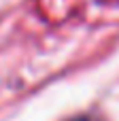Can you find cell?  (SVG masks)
Returning a JSON list of instances; mask_svg holds the SVG:
<instances>
[{
  "instance_id": "2",
  "label": "cell",
  "mask_w": 119,
  "mask_h": 121,
  "mask_svg": "<svg viewBox=\"0 0 119 121\" xmlns=\"http://www.w3.org/2000/svg\"><path fill=\"white\" fill-rule=\"evenodd\" d=\"M87 121H92V119H87Z\"/></svg>"
},
{
  "instance_id": "1",
  "label": "cell",
  "mask_w": 119,
  "mask_h": 121,
  "mask_svg": "<svg viewBox=\"0 0 119 121\" xmlns=\"http://www.w3.org/2000/svg\"><path fill=\"white\" fill-rule=\"evenodd\" d=\"M89 117H77V119H72V121H87Z\"/></svg>"
}]
</instances>
